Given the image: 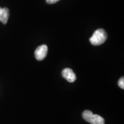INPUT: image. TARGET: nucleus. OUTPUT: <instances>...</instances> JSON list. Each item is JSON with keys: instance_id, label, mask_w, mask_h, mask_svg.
Returning a JSON list of instances; mask_svg holds the SVG:
<instances>
[{"instance_id": "1", "label": "nucleus", "mask_w": 124, "mask_h": 124, "mask_svg": "<svg viewBox=\"0 0 124 124\" xmlns=\"http://www.w3.org/2000/svg\"><path fill=\"white\" fill-rule=\"evenodd\" d=\"M108 38L106 31L103 29H98L94 32L90 39V41L93 46H100L104 43Z\"/></svg>"}, {"instance_id": "2", "label": "nucleus", "mask_w": 124, "mask_h": 124, "mask_svg": "<svg viewBox=\"0 0 124 124\" xmlns=\"http://www.w3.org/2000/svg\"><path fill=\"white\" fill-rule=\"evenodd\" d=\"M83 119L91 124H105L103 117L98 114H94L90 110H85L82 114Z\"/></svg>"}, {"instance_id": "3", "label": "nucleus", "mask_w": 124, "mask_h": 124, "mask_svg": "<svg viewBox=\"0 0 124 124\" xmlns=\"http://www.w3.org/2000/svg\"><path fill=\"white\" fill-rule=\"evenodd\" d=\"M48 52V47L43 44L37 48L35 52V58L38 60H42L46 58Z\"/></svg>"}, {"instance_id": "4", "label": "nucleus", "mask_w": 124, "mask_h": 124, "mask_svg": "<svg viewBox=\"0 0 124 124\" xmlns=\"http://www.w3.org/2000/svg\"><path fill=\"white\" fill-rule=\"evenodd\" d=\"M62 76L64 79L70 83H73L76 80L77 77L72 70L69 68H66L62 71Z\"/></svg>"}, {"instance_id": "5", "label": "nucleus", "mask_w": 124, "mask_h": 124, "mask_svg": "<svg viewBox=\"0 0 124 124\" xmlns=\"http://www.w3.org/2000/svg\"><path fill=\"white\" fill-rule=\"evenodd\" d=\"M9 17V10L7 8H2L1 13H0V21L4 24H6L8 22Z\"/></svg>"}, {"instance_id": "6", "label": "nucleus", "mask_w": 124, "mask_h": 124, "mask_svg": "<svg viewBox=\"0 0 124 124\" xmlns=\"http://www.w3.org/2000/svg\"><path fill=\"white\" fill-rule=\"evenodd\" d=\"M118 86L121 88L122 89H124V77H121L118 80Z\"/></svg>"}, {"instance_id": "7", "label": "nucleus", "mask_w": 124, "mask_h": 124, "mask_svg": "<svg viewBox=\"0 0 124 124\" xmlns=\"http://www.w3.org/2000/svg\"><path fill=\"white\" fill-rule=\"evenodd\" d=\"M59 1H60V0H46V2H47L48 4H55V3Z\"/></svg>"}, {"instance_id": "8", "label": "nucleus", "mask_w": 124, "mask_h": 124, "mask_svg": "<svg viewBox=\"0 0 124 124\" xmlns=\"http://www.w3.org/2000/svg\"><path fill=\"white\" fill-rule=\"evenodd\" d=\"M1 10H2V8H1L0 7V13H1Z\"/></svg>"}]
</instances>
